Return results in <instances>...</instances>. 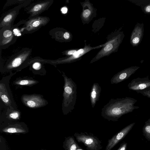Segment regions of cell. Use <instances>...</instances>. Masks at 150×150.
I'll use <instances>...</instances> for the list:
<instances>
[{
  "label": "cell",
  "instance_id": "1",
  "mask_svg": "<svg viewBox=\"0 0 150 150\" xmlns=\"http://www.w3.org/2000/svg\"><path fill=\"white\" fill-rule=\"evenodd\" d=\"M137 101L136 99L127 97L111 99L102 108L101 115L109 121H117L122 115L139 108V106L134 105Z\"/></svg>",
  "mask_w": 150,
  "mask_h": 150
},
{
  "label": "cell",
  "instance_id": "2",
  "mask_svg": "<svg viewBox=\"0 0 150 150\" xmlns=\"http://www.w3.org/2000/svg\"><path fill=\"white\" fill-rule=\"evenodd\" d=\"M64 80L62 110L64 115L71 112L74 109L77 98V85L71 78L68 77L63 72Z\"/></svg>",
  "mask_w": 150,
  "mask_h": 150
},
{
  "label": "cell",
  "instance_id": "3",
  "mask_svg": "<svg viewBox=\"0 0 150 150\" xmlns=\"http://www.w3.org/2000/svg\"><path fill=\"white\" fill-rule=\"evenodd\" d=\"M74 136L78 142L83 143L86 146L87 150H100L102 148L100 140L91 134L76 133Z\"/></svg>",
  "mask_w": 150,
  "mask_h": 150
},
{
  "label": "cell",
  "instance_id": "4",
  "mask_svg": "<svg viewBox=\"0 0 150 150\" xmlns=\"http://www.w3.org/2000/svg\"><path fill=\"white\" fill-rule=\"evenodd\" d=\"M124 37L123 32L118 30L116 35L111 42L108 43L96 57L91 60L90 63H93L107 55V54L111 52L112 51L113 52L117 50Z\"/></svg>",
  "mask_w": 150,
  "mask_h": 150
},
{
  "label": "cell",
  "instance_id": "5",
  "mask_svg": "<svg viewBox=\"0 0 150 150\" xmlns=\"http://www.w3.org/2000/svg\"><path fill=\"white\" fill-rule=\"evenodd\" d=\"M31 52V50L29 48L22 49L10 59L6 66L7 69H13L18 67L29 57Z\"/></svg>",
  "mask_w": 150,
  "mask_h": 150
},
{
  "label": "cell",
  "instance_id": "6",
  "mask_svg": "<svg viewBox=\"0 0 150 150\" xmlns=\"http://www.w3.org/2000/svg\"><path fill=\"white\" fill-rule=\"evenodd\" d=\"M49 21L50 19L46 17L37 16L29 19L22 29L25 30L24 33H30L45 25Z\"/></svg>",
  "mask_w": 150,
  "mask_h": 150
},
{
  "label": "cell",
  "instance_id": "7",
  "mask_svg": "<svg viewBox=\"0 0 150 150\" xmlns=\"http://www.w3.org/2000/svg\"><path fill=\"white\" fill-rule=\"evenodd\" d=\"M23 103L26 106L32 108H40L45 105L47 101L41 96L38 95H24L21 97Z\"/></svg>",
  "mask_w": 150,
  "mask_h": 150
},
{
  "label": "cell",
  "instance_id": "8",
  "mask_svg": "<svg viewBox=\"0 0 150 150\" xmlns=\"http://www.w3.org/2000/svg\"><path fill=\"white\" fill-rule=\"evenodd\" d=\"M135 124L134 122L129 124L109 139L105 150H111L128 134Z\"/></svg>",
  "mask_w": 150,
  "mask_h": 150
},
{
  "label": "cell",
  "instance_id": "9",
  "mask_svg": "<svg viewBox=\"0 0 150 150\" xmlns=\"http://www.w3.org/2000/svg\"><path fill=\"white\" fill-rule=\"evenodd\" d=\"M0 33L1 48L7 47L16 40L12 26H6L1 28Z\"/></svg>",
  "mask_w": 150,
  "mask_h": 150
},
{
  "label": "cell",
  "instance_id": "10",
  "mask_svg": "<svg viewBox=\"0 0 150 150\" xmlns=\"http://www.w3.org/2000/svg\"><path fill=\"white\" fill-rule=\"evenodd\" d=\"M53 0H46L36 3L29 7L27 13L30 14V19L37 16L45 11L47 10L52 4Z\"/></svg>",
  "mask_w": 150,
  "mask_h": 150
},
{
  "label": "cell",
  "instance_id": "11",
  "mask_svg": "<svg viewBox=\"0 0 150 150\" xmlns=\"http://www.w3.org/2000/svg\"><path fill=\"white\" fill-rule=\"evenodd\" d=\"M140 67L136 66H132L118 72L111 79V83L117 84L128 79Z\"/></svg>",
  "mask_w": 150,
  "mask_h": 150
},
{
  "label": "cell",
  "instance_id": "12",
  "mask_svg": "<svg viewBox=\"0 0 150 150\" xmlns=\"http://www.w3.org/2000/svg\"><path fill=\"white\" fill-rule=\"evenodd\" d=\"M128 88L137 92L144 90L150 87V79L148 76L133 79L128 84Z\"/></svg>",
  "mask_w": 150,
  "mask_h": 150
},
{
  "label": "cell",
  "instance_id": "13",
  "mask_svg": "<svg viewBox=\"0 0 150 150\" xmlns=\"http://www.w3.org/2000/svg\"><path fill=\"white\" fill-rule=\"evenodd\" d=\"M25 3L26 2L21 4L15 7L8 12L2 17L0 23L1 28L6 26H12V24H13V23L18 14L19 10Z\"/></svg>",
  "mask_w": 150,
  "mask_h": 150
},
{
  "label": "cell",
  "instance_id": "14",
  "mask_svg": "<svg viewBox=\"0 0 150 150\" xmlns=\"http://www.w3.org/2000/svg\"><path fill=\"white\" fill-rule=\"evenodd\" d=\"M144 33V24L137 23L133 30L130 37V43L133 47H137L141 43Z\"/></svg>",
  "mask_w": 150,
  "mask_h": 150
},
{
  "label": "cell",
  "instance_id": "15",
  "mask_svg": "<svg viewBox=\"0 0 150 150\" xmlns=\"http://www.w3.org/2000/svg\"><path fill=\"white\" fill-rule=\"evenodd\" d=\"M92 48L86 47L84 48L78 50L71 57L61 60L57 61L55 63L58 64L70 63L75 62L81 59V57L83 54L91 50Z\"/></svg>",
  "mask_w": 150,
  "mask_h": 150
},
{
  "label": "cell",
  "instance_id": "16",
  "mask_svg": "<svg viewBox=\"0 0 150 150\" xmlns=\"http://www.w3.org/2000/svg\"><path fill=\"white\" fill-rule=\"evenodd\" d=\"M101 91V87L98 83H93L90 93V100L93 108H94L99 100Z\"/></svg>",
  "mask_w": 150,
  "mask_h": 150
},
{
  "label": "cell",
  "instance_id": "17",
  "mask_svg": "<svg viewBox=\"0 0 150 150\" xmlns=\"http://www.w3.org/2000/svg\"><path fill=\"white\" fill-rule=\"evenodd\" d=\"M127 0L140 7L145 14H150V0Z\"/></svg>",
  "mask_w": 150,
  "mask_h": 150
},
{
  "label": "cell",
  "instance_id": "18",
  "mask_svg": "<svg viewBox=\"0 0 150 150\" xmlns=\"http://www.w3.org/2000/svg\"><path fill=\"white\" fill-rule=\"evenodd\" d=\"M65 145L67 150H76L80 148L72 137L67 138Z\"/></svg>",
  "mask_w": 150,
  "mask_h": 150
},
{
  "label": "cell",
  "instance_id": "19",
  "mask_svg": "<svg viewBox=\"0 0 150 150\" xmlns=\"http://www.w3.org/2000/svg\"><path fill=\"white\" fill-rule=\"evenodd\" d=\"M37 83L36 81L29 79H22L16 81L14 84L21 86H30Z\"/></svg>",
  "mask_w": 150,
  "mask_h": 150
},
{
  "label": "cell",
  "instance_id": "20",
  "mask_svg": "<svg viewBox=\"0 0 150 150\" xmlns=\"http://www.w3.org/2000/svg\"><path fill=\"white\" fill-rule=\"evenodd\" d=\"M142 132L145 138L150 141V122L147 121L145 122L142 128Z\"/></svg>",
  "mask_w": 150,
  "mask_h": 150
},
{
  "label": "cell",
  "instance_id": "21",
  "mask_svg": "<svg viewBox=\"0 0 150 150\" xmlns=\"http://www.w3.org/2000/svg\"><path fill=\"white\" fill-rule=\"evenodd\" d=\"M0 96L1 99L5 104L7 105L10 104V99L7 93H3V92L0 90Z\"/></svg>",
  "mask_w": 150,
  "mask_h": 150
},
{
  "label": "cell",
  "instance_id": "22",
  "mask_svg": "<svg viewBox=\"0 0 150 150\" xmlns=\"http://www.w3.org/2000/svg\"><path fill=\"white\" fill-rule=\"evenodd\" d=\"M137 93H140L143 96L150 98V87L144 90L140 91Z\"/></svg>",
  "mask_w": 150,
  "mask_h": 150
},
{
  "label": "cell",
  "instance_id": "23",
  "mask_svg": "<svg viewBox=\"0 0 150 150\" xmlns=\"http://www.w3.org/2000/svg\"><path fill=\"white\" fill-rule=\"evenodd\" d=\"M20 115V113L18 111H14L9 114V117L12 119H16L19 118Z\"/></svg>",
  "mask_w": 150,
  "mask_h": 150
},
{
  "label": "cell",
  "instance_id": "24",
  "mask_svg": "<svg viewBox=\"0 0 150 150\" xmlns=\"http://www.w3.org/2000/svg\"><path fill=\"white\" fill-rule=\"evenodd\" d=\"M32 67L35 70H39L41 67V64L38 62H34L32 65Z\"/></svg>",
  "mask_w": 150,
  "mask_h": 150
},
{
  "label": "cell",
  "instance_id": "25",
  "mask_svg": "<svg viewBox=\"0 0 150 150\" xmlns=\"http://www.w3.org/2000/svg\"><path fill=\"white\" fill-rule=\"evenodd\" d=\"M19 130L18 129H17L14 128H10L6 129L5 131L10 133L21 132V130Z\"/></svg>",
  "mask_w": 150,
  "mask_h": 150
},
{
  "label": "cell",
  "instance_id": "26",
  "mask_svg": "<svg viewBox=\"0 0 150 150\" xmlns=\"http://www.w3.org/2000/svg\"><path fill=\"white\" fill-rule=\"evenodd\" d=\"M91 11L89 9L84 10L82 13V16L85 18H88L91 14Z\"/></svg>",
  "mask_w": 150,
  "mask_h": 150
},
{
  "label": "cell",
  "instance_id": "27",
  "mask_svg": "<svg viewBox=\"0 0 150 150\" xmlns=\"http://www.w3.org/2000/svg\"><path fill=\"white\" fill-rule=\"evenodd\" d=\"M127 146V143L123 142L120 145L119 148L117 150H126Z\"/></svg>",
  "mask_w": 150,
  "mask_h": 150
},
{
  "label": "cell",
  "instance_id": "28",
  "mask_svg": "<svg viewBox=\"0 0 150 150\" xmlns=\"http://www.w3.org/2000/svg\"><path fill=\"white\" fill-rule=\"evenodd\" d=\"M75 50H71L68 51L67 53V55H73L75 54L77 52Z\"/></svg>",
  "mask_w": 150,
  "mask_h": 150
},
{
  "label": "cell",
  "instance_id": "29",
  "mask_svg": "<svg viewBox=\"0 0 150 150\" xmlns=\"http://www.w3.org/2000/svg\"><path fill=\"white\" fill-rule=\"evenodd\" d=\"M70 37V35L69 33L67 32H65L63 35V37L65 39H68Z\"/></svg>",
  "mask_w": 150,
  "mask_h": 150
},
{
  "label": "cell",
  "instance_id": "30",
  "mask_svg": "<svg viewBox=\"0 0 150 150\" xmlns=\"http://www.w3.org/2000/svg\"><path fill=\"white\" fill-rule=\"evenodd\" d=\"M67 8L66 7H64L62 8L61 11L63 14H65L67 13Z\"/></svg>",
  "mask_w": 150,
  "mask_h": 150
},
{
  "label": "cell",
  "instance_id": "31",
  "mask_svg": "<svg viewBox=\"0 0 150 150\" xmlns=\"http://www.w3.org/2000/svg\"><path fill=\"white\" fill-rule=\"evenodd\" d=\"M76 150H83L82 149L80 148H78V149H76Z\"/></svg>",
  "mask_w": 150,
  "mask_h": 150
},
{
  "label": "cell",
  "instance_id": "32",
  "mask_svg": "<svg viewBox=\"0 0 150 150\" xmlns=\"http://www.w3.org/2000/svg\"><path fill=\"white\" fill-rule=\"evenodd\" d=\"M147 121L149 122H150V118L148 119V120Z\"/></svg>",
  "mask_w": 150,
  "mask_h": 150
},
{
  "label": "cell",
  "instance_id": "33",
  "mask_svg": "<svg viewBox=\"0 0 150 150\" xmlns=\"http://www.w3.org/2000/svg\"></svg>",
  "mask_w": 150,
  "mask_h": 150
}]
</instances>
